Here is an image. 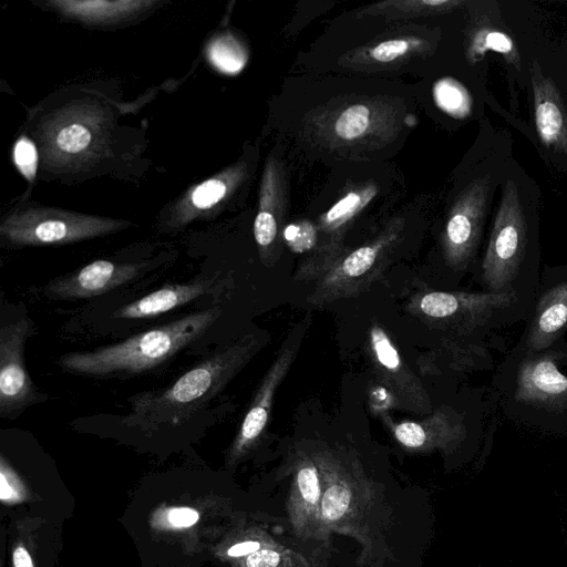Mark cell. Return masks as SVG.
<instances>
[{
  "label": "cell",
  "instance_id": "obj_1",
  "mask_svg": "<svg viewBox=\"0 0 567 567\" xmlns=\"http://www.w3.org/2000/svg\"><path fill=\"white\" fill-rule=\"evenodd\" d=\"M268 339L266 331L246 333L215 351L167 388L135 395L124 423L143 427L183 424L217 396Z\"/></svg>",
  "mask_w": 567,
  "mask_h": 567
},
{
  "label": "cell",
  "instance_id": "obj_2",
  "mask_svg": "<svg viewBox=\"0 0 567 567\" xmlns=\"http://www.w3.org/2000/svg\"><path fill=\"white\" fill-rule=\"evenodd\" d=\"M323 483L321 529L323 542L332 534L360 544V559L368 561L377 550L381 499L358 457L343 447L322 446L310 451Z\"/></svg>",
  "mask_w": 567,
  "mask_h": 567
},
{
  "label": "cell",
  "instance_id": "obj_3",
  "mask_svg": "<svg viewBox=\"0 0 567 567\" xmlns=\"http://www.w3.org/2000/svg\"><path fill=\"white\" fill-rule=\"evenodd\" d=\"M221 312L220 307L196 311L115 344L69 352L61 355L56 363L64 371L87 378L143 373L163 364L202 337Z\"/></svg>",
  "mask_w": 567,
  "mask_h": 567
},
{
  "label": "cell",
  "instance_id": "obj_4",
  "mask_svg": "<svg viewBox=\"0 0 567 567\" xmlns=\"http://www.w3.org/2000/svg\"><path fill=\"white\" fill-rule=\"evenodd\" d=\"M527 221L517 185L507 179L502 187L487 248L482 261V281L487 292L518 293V282L526 258Z\"/></svg>",
  "mask_w": 567,
  "mask_h": 567
},
{
  "label": "cell",
  "instance_id": "obj_5",
  "mask_svg": "<svg viewBox=\"0 0 567 567\" xmlns=\"http://www.w3.org/2000/svg\"><path fill=\"white\" fill-rule=\"evenodd\" d=\"M127 220L51 207H29L10 214L0 235L14 246L66 245L116 233Z\"/></svg>",
  "mask_w": 567,
  "mask_h": 567
},
{
  "label": "cell",
  "instance_id": "obj_6",
  "mask_svg": "<svg viewBox=\"0 0 567 567\" xmlns=\"http://www.w3.org/2000/svg\"><path fill=\"white\" fill-rule=\"evenodd\" d=\"M519 295L425 291L415 295L409 310L425 322L455 336H467L501 323L512 315Z\"/></svg>",
  "mask_w": 567,
  "mask_h": 567
},
{
  "label": "cell",
  "instance_id": "obj_7",
  "mask_svg": "<svg viewBox=\"0 0 567 567\" xmlns=\"http://www.w3.org/2000/svg\"><path fill=\"white\" fill-rule=\"evenodd\" d=\"M107 130L106 114L96 106L81 104L59 110L40 133L43 161L54 167L81 165L104 148Z\"/></svg>",
  "mask_w": 567,
  "mask_h": 567
},
{
  "label": "cell",
  "instance_id": "obj_8",
  "mask_svg": "<svg viewBox=\"0 0 567 567\" xmlns=\"http://www.w3.org/2000/svg\"><path fill=\"white\" fill-rule=\"evenodd\" d=\"M398 237V227H392L369 244L342 255L316 280L308 303L313 307L326 306L365 291L385 268Z\"/></svg>",
  "mask_w": 567,
  "mask_h": 567
},
{
  "label": "cell",
  "instance_id": "obj_9",
  "mask_svg": "<svg viewBox=\"0 0 567 567\" xmlns=\"http://www.w3.org/2000/svg\"><path fill=\"white\" fill-rule=\"evenodd\" d=\"M311 321V316L303 317L286 334L241 421L233 443L234 456L239 457L248 453L264 435L270 419L275 394L295 362Z\"/></svg>",
  "mask_w": 567,
  "mask_h": 567
},
{
  "label": "cell",
  "instance_id": "obj_10",
  "mask_svg": "<svg viewBox=\"0 0 567 567\" xmlns=\"http://www.w3.org/2000/svg\"><path fill=\"white\" fill-rule=\"evenodd\" d=\"M34 332L29 318L6 323L0 329V416L13 420L34 404L40 394L24 359L28 339Z\"/></svg>",
  "mask_w": 567,
  "mask_h": 567
},
{
  "label": "cell",
  "instance_id": "obj_11",
  "mask_svg": "<svg viewBox=\"0 0 567 567\" xmlns=\"http://www.w3.org/2000/svg\"><path fill=\"white\" fill-rule=\"evenodd\" d=\"M489 185V176L474 179L460 194L449 214L442 247L446 264L454 270L465 269L475 254L484 224Z\"/></svg>",
  "mask_w": 567,
  "mask_h": 567
},
{
  "label": "cell",
  "instance_id": "obj_12",
  "mask_svg": "<svg viewBox=\"0 0 567 567\" xmlns=\"http://www.w3.org/2000/svg\"><path fill=\"white\" fill-rule=\"evenodd\" d=\"M368 349L377 377L400 408L415 413L432 411L422 382L405 364L388 332L375 322L368 331Z\"/></svg>",
  "mask_w": 567,
  "mask_h": 567
},
{
  "label": "cell",
  "instance_id": "obj_13",
  "mask_svg": "<svg viewBox=\"0 0 567 567\" xmlns=\"http://www.w3.org/2000/svg\"><path fill=\"white\" fill-rule=\"evenodd\" d=\"M322 493V476L312 455L302 449L297 450L291 462V483L286 506L290 526L301 540L323 542Z\"/></svg>",
  "mask_w": 567,
  "mask_h": 567
},
{
  "label": "cell",
  "instance_id": "obj_14",
  "mask_svg": "<svg viewBox=\"0 0 567 567\" xmlns=\"http://www.w3.org/2000/svg\"><path fill=\"white\" fill-rule=\"evenodd\" d=\"M557 361L550 348L525 352L516 372L515 401L548 412L567 411V375Z\"/></svg>",
  "mask_w": 567,
  "mask_h": 567
},
{
  "label": "cell",
  "instance_id": "obj_15",
  "mask_svg": "<svg viewBox=\"0 0 567 567\" xmlns=\"http://www.w3.org/2000/svg\"><path fill=\"white\" fill-rule=\"evenodd\" d=\"M396 442L411 452H449L465 439L463 416L447 405H442L421 421L394 423L383 416Z\"/></svg>",
  "mask_w": 567,
  "mask_h": 567
},
{
  "label": "cell",
  "instance_id": "obj_16",
  "mask_svg": "<svg viewBox=\"0 0 567 567\" xmlns=\"http://www.w3.org/2000/svg\"><path fill=\"white\" fill-rule=\"evenodd\" d=\"M142 264H123L95 260L81 269L58 277L44 287V293L53 299H89L106 293L136 278Z\"/></svg>",
  "mask_w": 567,
  "mask_h": 567
},
{
  "label": "cell",
  "instance_id": "obj_17",
  "mask_svg": "<svg viewBox=\"0 0 567 567\" xmlns=\"http://www.w3.org/2000/svg\"><path fill=\"white\" fill-rule=\"evenodd\" d=\"M530 80L538 136L548 148L567 153V109L561 95L536 61L530 64Z\"/></svg>",
  "mask_w": 567,
  "mask_h": 567
},
{
  "label": "cell",
  "instance_id": "obj_18",
  "mask_svg": "<svg viewBox=\"0 0 567 567\" xmlns=\"http://www.w3.org/2000/svg\"><path fill=\"white\" fill-rule=\"evenodd\" d=\"M567 331V279L557 280L540 293L524 337L525 352L551 348Z\"/></svg>",
  "mask_w": 567,
  "mask_h": 567
},
{
  "label": "cell",
  "instance_id": "obj_19",
  "mask_svg": "<svg viewBox=\"0 0 567 567\" xmlns=\"http://www.w3.org/2000/svg\"><path fill=\"white\" fill-rule=\"evenodd\" d=\"M214 284V279H198L187 284L165 286L121 307L113 317L120 319L157 317L208 293Z\"/></svg>",
  "mask_w": 567,
  "mask_h": 567
},
{
  "label": "cell",
  "instance_id": "obj_20",
  "mask_svg": "<svg viewBox=\"0 0 567 567\" xmlns=\"http://www.w3.org/2000/svg\"><path fill=\"white\" fill-rule=\"evenodd\" d=\"M241 176L243 167L234 166L193 187L175 208L173 225H186L213 209L228 196Z\"/></svg>",
  "mask_w": 567,
  "mask_h": 567
},
{
  "label": "cell",
  "instance_id": "obj_21",
  "mask_svg": "<svg viewBox=\"0 0 567 567\" xmlns=\"http://www.w3.org/2000/svg\"><path fill=\"white\" fill-rule=\"evenodd\" d=\"M272 165L266 168L257 216L254 221V236L261 262L272 267L280 256L279 208L275 206L276 179Z\"/></svg>",
  "mask_w": 567,
  "mask_h": 567
},
{
  "label": "cell",
  "instance_id": "obj_22",
  "mask_svg": "<svg viewBox=\"0 0 567 567\" xmlns=\"http://www.w3.org/2000/svg\"><path fill=\"white\" fill-rule=\"evenodd\" d=\"M63 14L90 23H106L135 16L152 7L150 0H52Z\"/></svg>",
  "mask_w": 567,
  "mask_h": 567
},
{
  "label": "cell",
  "instance_id": "obj_23",
  "mask_svg": "<svg viewBox=\"0 0 567 567\" xmlns=\"http://www.w3.org/2000/svg\"><path fill=\"white\" fill-rule=\"evenodd\" d=\"M377 114L368 103H354L338 111L330 125L339 142H359L373 132Z\"/></svg>",
  "mask_w": 567,
  "mask_h": 567
},
{
  "label": "cell",
  "instance_id": "obj_24",
  "mask_svg": "<svg viewBox=\"0 0 567 567\" xmlns=\"http://www.w3.org/2000/svg\"><path fill=\"white\" fill-rule=\"evenodd\" d=\"M461 3L462 1L457 0L386 1L371 4L362 13L386 18H414L451 11Z\"/></svg>",
  "mask_w": 567,
  "mask_h": 567
},
{
  "label": "cell",
  "instance_id": "obj_25",
  "mask_svg": "<svg viewBox=\"0 0 567 567\" xmlns=\"http://www.w3.org/2000/svg\"><path fill=\"white\" fill-rule=\"evenodd\" d=\"M488 50L502 54L507 62L519 69V54L508 34L491 29L477 31L467 50L468 59L472 62L480 61Z\"/></svg>",
  "mask_w": 567,
  "mask_h": 567
},
{
  "label": "cell",
  "instance_id": "obj_26",
  "mask_svg": "<svg viewBox=\"0 0 567 567\" xmlns=\"http://www.w3.org/2000/svg\"><path fill=\"white\" fill-rule=\"evenodd\" d=\"M207 55L216 69L227 74L239 72L247 61L246 51L231 34L214 38L207 48Z\"/></svg>",
  "mask_w": 567,
  "mask_h": 567
},
{
  "label": "cell",
  "instance_id": "obj_27",
  "mask_svg": "<svg viewBox=\"0 0 567 567\" xmlns=\"http://www.w3.org/2000/svg\"><path fill=\"white\" fill-rule=\"evenodd\" d=\"M241 567H312L300 553L280 542L243 558Z\"/></svg>",
  "mask_w": 567,
  "mask_h": 567
},
{
  "label": "cell",
  "instance_id": "obj_28",
  "mask_svg": "<svg viewBox=\"0 0 567 567\" xmlns=\"http://www.w3.org/2000/svg\"><path fill=\"white\" fill-rule=\"evenodd\" d=\"M436 103L453 116H465L471 110V99L467 91L456 81L444 79L434 89Z\"/></svg>",
  "mask_w": 567,
  "mask_h": 567
},
{
  "label": "cell",
  "instance_id": "obj_29",
  "mask_svg": "<svg viewBox=\"0 0 567 567\" xmlns=\"http://www.w3.org/2000/svg\"><path fill=\"white\" fill-rule=\"evenodd\" d=\"M421 45V41L412 38L389 39L365 51V55L375 63L394 62Z\"/></svg>",
  "mask_w": 567,
  "mask_h": 567
},
{
  "label": "cell",
  "instance_id": "obj_30",
  "mask_svg": "<svg viewBox=\"0 0 567 567\" xmlns=\"http://www.w3.org/2000/svg\"><path fill=\"white\" fill-rule=\"evenodd\" d=\"M38 150L27 136H21L13 146V162L20 173L32 181L38 168Z\"/></svg>",
  "mask_w": 567,
  "mask_h": 567
},
{
  "label": "cell",
  "instance_id": "obj_31",
  "mask_svg": "<svg viewBox=\"0 0 567 567\" xmlns=\"http://www.w3.org/2000/svg\"><path fill=\"white\" fill-rule=\"evenodd\" d=\"M198 513L188 507H176L168 512L169 523L175 527L192 526L198 520Z\"/></svg>",
  "mask_w": 567,
  "mask_h": 567
},
{
  "label": "cell",
  "instance_id": "obj_32",
  "mask_svg": "<svg viewBox=\"0 0 567 567\" xmlns=\"http://www.w3.org/2000/svg\"><path fill=\"white\" fill-rule=\"evenodd\" d=\"M14 567H33L31 556L23 547H18L13 551Z\"/></svg>",
  "mask_w": 567,
  "mask_h": 567
},
{
  "label": "cell",
  "instance_id": "obj_33",
  "mask_svg": "<svg viewBox=\"0 0 567 567\" xmlns=\"http://www.w3.org/2000/svg\"><path fill=\"white\" fill-rule=\"evenodd\" d=\"M0 496L1 499L6 501L9 499L12 496V488L9 485V482L6 478V475L3 472L0 474Z\"/></svg>",
  "mask_w": 567,
  "mask_h": 567
}]
</instances>
